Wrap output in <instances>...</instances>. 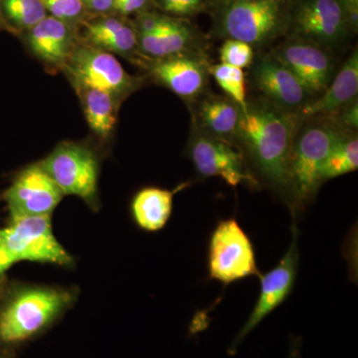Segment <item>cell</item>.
<instances>
[{
	"instance_id": "d6a6232c",
	"label": "cell",
	"mask_w": 358,
	"mask_h": 358,
	"mask_svg": "<svg viewBox=\"0 0 358 358\" xmlns=\"http://www.w3.org/2000/svg\"><path fill=\"white\" fill-rule=\"evenodd\" d=\"M0 30L2 31H7L11 33V34H15L14 33L13 28L8 25V23L6 22V18H4L3 13H2L1 6H0Z\"/></svg>"
},
{
	"instance_id": "ac0fdd59",
	"label": "cell",
	"mask_w": 358,
	"mask_h": 358,
	"mask_svg": "<svg viewBox=\"0 0 358 358\" xmlns=\"http://www.w3.org/2000/svg\"><path fill=\"white\" fill-rule=\"evenodd\" d=\"M358 94V52L353 50L327 89L301 109V119L329 117L357 100Z\"/></svg>"
},
{
	"instance_id": "9c48e42d",
	"label": "cell",
	"mask_w": 358,
	"mask_h": 358,
	"mask_svg": "<svg viewBox=\"0 0 358 358\" xmlns=\"http://www.w3.org/2000/svg\"><path fill=\"white\" fill-rule=\"evenodd\" d=\"M287 31L329 51L353 33L341 0H289Z\"/></svg>"
},
{
	"instance_id": "7402d4cb",
	"label": "cell",
	"mask_w": 358,
	"mask_h": 358,
	"mask_svg": "<svg viewBox=\"0 0 358 358\" xmlns=\"http://www.w3.org/2000/svg\"><path fill=\"white\" fill-rule=\"evenodd\" d=\"M89 128L96 138L108 141L114 134L122 101L103 90L74 86Z\"/></svg>"
},
{
	"instance_id": "4316f807",
	"label": "cell",
	"mask_w": 358,
	"mask_h": 358,
	"mask_svg": "<svg viewBox=\"0 0 358 358\" xmlns=\"http://www.w3.org/2000/svg\"><path fill=\"white\" fill-rule=\"evenodd\" d=\"M221 64L244 69L253 64L254 48L240 40L226 39L219 50Z\"/></svg>"
},
{
	"instance_id": "9a60e30c",
	"label": "cell",
	"mask_w": 358,
	"mask_h": 358,
	"mask_svg": "<svg viewBox=\"0 0 358 358\" xmlns=\"http://www.w3.org/2000/svg\"><path fill=\"white\" fill-rule=\"evenodd\" d=\"M79 40L109 53L119 54L145 68L150 58L141 55L133 23L119 14L88 16L77 26Z\"/></svg>"
},
{
	"instance_id": "44dd1931",
	"label": "cell",
	"mask_w": 358,
	"mask_h": 358,
	"mask_svg": "<svg viewBox=\"0 0 358 358\" xmlns=\"http://www.w3.org/2000/svg\"><path fill=\"white\" fill-rule=\"evenodd\" d=\"M186 185V183L181 185L173 190L155 186L141 189L134 195L131 204L134 223L147 232L164 229L173 213L174 194Z\"/></svg>"
},
{
	"instance_id": "30bf717a",
	"label": "cell",
	"mask_w": 358,
	"mask_h": 358,
	"mask_svg": "<svg viewBox=\"0 0 358 358\" xmlns=\"http://www.w3.org/2000/svg\"><path fill=\"white\" fill-rule=\"evenodd\" d=\"M299 230L294 219L292 225V241L280 262L265 275H260L261 287L258 300L248 320L231 343L229 352H236L238 346L254 331L271 313L288 299L293 292L298 275L300 253H299Z\"/></svg>"
},
{
	"instance_id": "ba28073f",
	"label": "cell",
	"mask_w": 358,
	"mask_h": 358,
	"mask_svg": "<svg viewBox=\"0 0 358 358\" xmlns=\"http://www.w3.org/2000/svg\"><path fill=\"white\" fill-rule=\"evenodd\" d=\"M209 279L228 286L260 275L253 243L236 218L219 221L212 231L207 254Z\"/></svg>"
},
{
	"instance_id": "d4e9b609",
	"label": "cell",
	"mask_w": 358,
	"mask_h": 358,
	"mask_svg": "<svg viewBox=\"0 0 358 358\" xmlns=\"http://www.w3.org/2000/svg\"><path fill=\"white\" fill-rule=\"evenodd\" d=\"M209 73L224 93L236 103L241 110L246 109L247 100L246 78L243 69L225 64L210 66Z\"/></svg>"
},
{
	"instance_id": "1f68e13d",
	"label": "cell",
	"mask_w": 358,
	"mask_h": 358,
	"mask_svg": "<svg viewBox=\"0 0 358 358\" xmlns=\"http://www.w3.org/2000/svg\"><path fill=\"white\" fill-rule=\"evenodd\" d=\"M289 358H301V341L296 338V341L292 343L291 353Z\"/></svg>"
},
{
	"instance_id": "7c38bea8",
	"label": "cell",
	"mask_w": 358,
	"mask_h": 358,
	"mask_svg": "<svg viewBox=\"0 0 358 358\" xmlns=\"http://www.w3.org/2000/svg\"><path fill=\"white\" fill-rule=\"evenodd\" d=\"M65 195L38 162L16 174L2 194L9 217L51 215Z\"/></svg>"
},
{
	"instance_id": "f1b7e54d",
	"label": "cell",
	"mask_w": 358,
	"mask_h": 358,
	"mask_svg": "<svg viewBox=\"0 0 358 358\" xmlns=\"http://www.w3.org/2000/svg\"><path fill=\"white\" fill-rule=\"evenodd\" d=\"M333 119L341 128L346 131H355L358 126V103L357 100L343 108L338 115L329 117Z\"/></svg>"
},
{
	"instance_id": "83f0119b",
	"label": "cell",
	"mask_w": 358,
	"mask_h": 358,
	"mask_svg": "<svg viewBox=\"0 0 358 358\" xmlns=\"http://www.w3.org/2000/svg\"><path fill=\"white\" fill-rule=\"evenodd\" d=\"M155 3L166 15L185 18L201 13L206 0H155Z\"/></svg>"
},
{
	"instance_id": "e575fe53",
	"label": "cell",
	"mask_w": 358,
	"mask_h": 358,
	"mask_svg": "<svg viewBox=\"0 0 358 358\" xmlns=\"http://www.w3.org/2000/svg\"><path fill=\"white\" fill-rule=\"evenodd\" d=\"M0 358H15V353L0 352Z\"/></svg>"
},
{
	"instance_id": "e0dca14e",
	"label": "cell",
	"mask_w": 358,
	"mask_h": 358,
	"mask_svg": "<svg viewBox=\"0 0 358 358\" xmlns=\"http://www.w3.org/2000/svg\"><path fill=\"white\" fill-rule=\"evenodd\" d=\"M254 81L266 100L296 114L300 115L301 109L315 98L286 66L271 55L257 63Z\"/></svg>"
},
{
	"instance_id": "5bb4252c",
	"label": "cell",
	"mask_w": 358,
	"mask_h": 358,
	"mask_svg": "<svg viewBox=\"0 0 358 358\" xmlns=\"http://www.w3.org/2000/svg\"><path fill=\"white\" fill-rule=\"evenodd\" d=\"M271 56L286 66L313 96H320L333 80L334 63L329 51L312 42L291 37Z\"/></svg>"
},
{
	"instance_id": "5b68a950",
	"label": "cell",
	"mask_w": 358,
	"mask_h": 358,
	"mask_svg": "<svg viewBox=\"0 0 358 358\" xmlns=\"http://www.w3.org/2000/svg\"><path fill=\"white\" fill-rule=\"evenodd\" d=\"M289 3V0H244L219 4L217 32L253 48L268 44L287 31Z\"/></svg>"
},
{
	"instance_id": "cb8c5ba5",
	"label": "cell",
	"mask_w": 358,
	"mask_h": 358,
	"mask_svg": "<svg viewBox=\"0 0 358 358\" xmlns=\"http://www.w3.org/2000/svg\"><path fill=\"white\" fill-rule=\"evenodd\" d=\"M0 6L6 22L18 36L48 16L42 0H0Z\"/></svg>"
},
{
	"instance_id": "6da1fadb",
	"label": "cell",
	"mask_w": 358,
	"mask_h": 358,
	"mask_svg": "<svg viewBox=\"0 0 358 358\" xmlns=\"http://www.w3.org/2000/svg\"><path fill=\"white\" fill-rule=\"evenodd\" d=\"M301 115L259 99L242 110L237 140L264 182L289 205V162Z\"/></svg>"
},
{
	"instance_id": "d6986e66",
	"label": "cell",
	"mask_w": 358,
	"mask_h": 358,
	"mask_svg": "<svg viewBox=\"0 0 358 358\" xmlns=\"http://www.w3.org/2000/svg\"><path fill=\"white\" fill-rule=\"evenodd\" d=\"M141 55L160 59L179 54L201 52V39L189 23L182 18L169 16L166 24L152 34L138 35Z\"/></svg>"
},
{
	"instance_id": "ffe728a7",
	"label": "cell",
	"mask_w": 358,
	"mask_h": 358,
	"mask_svg": "<svg viewBox=\"0 0 358 358\" xmlns=\"http://www.w3.org/2000/svg\"><path fill=\"white\" fill-rule=\"evenodd\" d=\"M195 129L212 138L232 141L237 136L242 110L227 96L203 94L194 102Z\"/></svg>"
},
{
	"instance_id": "484cf974",
	"label": "cell",
	"mask_w": 358,
	"mask_h": 358,
	"mask_svg": "<svg viewBox=\"0 0 358 358\" xmlns=\"http://www.w3.org/2000/svg\"><path fill=\"white\" fill-rule=\"evenodd\" d=\"M48 15L73 26L89 16L82 0H42Z\"/></svg>"
},
{
	"instance_id": "8fae6325",
	"label": "cell",
	"mask_w": 358,
	"mask_h": 358,
	"mask_svg": "<svg viewBox=\"0 0 358 358\" xmlns=\"http://www.w3.org/2000/svg\"><path fill=\"white\" fill-rule=\"evenodd\" d=\"M188 155L201 178H221L232 187L258 185L244 155L230 141L212 138L195 129L188 145Z\"/></svg>"
},
{
	"instance_id": "4fadbf2b",
	"label": "cell",
	"mask_w": 358,
	"mask_h": 358,
	"mask_svg": "<svg viewBox=\"0 0 358 358\" xmlns=\"http://www.w3.org/2000/svg\"><path fill=\"white\" fill-rule=\"evenodd\" d=\"M210 66L204 53L194 52L166 58H150L145 69L157 84L171 90L186 102L194 103L205 93Z\"/></svg>"
},
{
	"instance_id": "8992f818",
	"label": "cell",
	"mask_w": 358,
	"mask_h": 358,
	"mask_svg": "<svg viewBox=\"0 0 358 358\" xmlns=\"http://www.w3.org/2000/svg\"><path fill=\"white\" fill-rule=\"evenodd\" d=\"M51 217V215L9 217L8 224L0 229V246L15 264L26 261L74 268L76 261L54 235Z\"/></svg>"
},
{
	"instance_id": "2e32d148",
	"label": "cell",
	"mask_w": 358,
	"mask_h": 358,
	"mask_svg": "<svg viewBox=\"0 0 358 358\" xmlns=\"http://www.w3.org/2000/svg\"><path fill=\"white\" fill-rule=\"evenodd\" d=\"M20 36L34 57L50 70H62L80 41L76 26L50 15Z\"/></svg>"
},
{
	"instance_id": "3957f363",
	"label": "cell",
	"mask_w": 358,
	"mask_h": 358,
	"mask_svg": "<svg viewBox=\"0 0 358 358\" xmlns=\"http://www.w3.org/2000/svg\"><path fill=\"white\" fill-rule=\"evenodd\" d=\"M301 124L292 147L289 162V205L293 215L315 199L322 186V173L331 150L350 131L331 117H310Z\"/></svg>"
},
{
	"instance_id": "d590c367",
	"label": "cell",
	"mask_w": 358,
	"mask_h": 358,
	"mask_svg": "<svg viewBox=\"0 0 358 358\" xmlns=\"http://www.w3.org/2000/svg\"><path fill=\"white\" fill-rule=\"evenodd\" d=\"M219 4L231 3V2L244 1V0H216Z\"/></svg>"
},
{
	"instance_id": "836d02e7",
	"label": "cell",
	"mask_w": 358,
	"mask_h": 358,
	"mask_svg": "<svg viewBox=\"0 0 358 358\" xmlns=\"http://www.w3.org/2000/svg\"><path fill=\"white\" fill-rule=\"evenodd\" d=\"M7 284H8V282H7L6 275H0V299H1L2 294H3L4 291H6Z\"/></svg>"
},
{
	"instance_id": "603a6c76",
	"label": "cell",
	"mask_w": 358,
	"mask_h": 358,
	"mask_svg": "<svg viewBox=\"0 0 358 358\" xmlns=\"http://www.w3.org/2000/svg\"><path fill=\"white\" fill-rule=\"evenodd\" d=\"M358 169V140L355 131L343 134L334 145L322 169V182Z\"/></svg>"
},
{
	"instance_id": "52a82bcc",
	"label": "cell",
	"mask_w": 358,
	"mask_h": 358,
	"mask_svg": "<svg viewBox=\"0 0 358 358\" xmlns=\"http://www.w3.org/2000/svg\"><path fill=\"white\" fill-rule=\"evenodd\" d=\"M72 86L91 87L124 102L143 86V77L129 74L109 52L79 41L62 70Z\"/></svg>"
},
{
	"instance_id": "f546056e",
	"label": "cell",
	"mask_w": 358,
	"mask_h": 358,
	"mask_svg": "<svg viewBox=\"0 0 358 358\" xmlns=\"http://www.w3.org/2000/svg\"><path fill=\"white\" fill-rule=\"evenodd\" d=\"M150 0H114V13L126 16L145 11Z\"/></svg>"
},
{
	"instance_id": "7a4b0ae2",
	"label": "cell",
	"mask_w": 358,
	"mask_h": 358,
	"mask_svg": "<svg viewBox=\"0 0 358 358\" xmlns=\"http://www.w3.org/2000/svg\"><path fill=\"white\" fill-rule=\"evenodd\" d=\"M77 287L16 282L0 299V352L15 353L39 338L76 305Z\"/></svg>"
},
{
	"instance_id": "277c9868",
	"label": "cell",
	"mask_w": 358,
	"mask_h": 358,
	"mask_svg": "<svg viewBox=\"0 0 358 358\" xmlns=\"http://www.w3.org/2000/svg\"><path fill=\"white\" fill-rule=\"evenodd\" d=\"M38 164L63 194L75 195L92 211L100 210L101 155L95 148L88 143L62 141Z\"/></svg>"
},
{
	"instance_id": "4dcf8cb0",
	"label": "cell",
	"mask_w": 358,
	"mask_h": 358,
	"mask_svg": "<svg viewBox=\"0 0 358 358\" xmlns=\"http://www.w3.org/2000/svg\"><path fill=\"white\" fill-rule=\"evenodd\" d=\"M14 264L15 262L13 259L0 246V275H6V271L13 267Z\"/></svg>"
}]
</instances>
